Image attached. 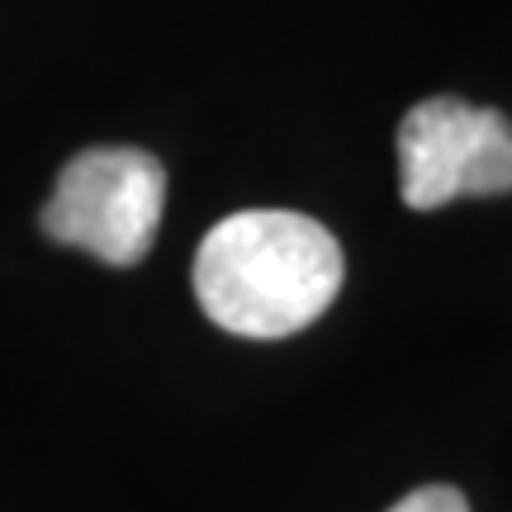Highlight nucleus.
<instances>
[{
	"instance_id": "nucleus-4",
	"label": "nucleus",
	"mask_w": 512,
	"mask_h": 512,
	"mask_svg": "<svg viewBox=\"0 0 512 512\" xmlns=\"http://www.w3.org/2000/svg\"><path fill=\"white\" fill-rule=\"evenodd\" d=\"M389 512H470V503L451 484H427V489H413L408 498H399Z\"/></svg>"
},
{
	"instance_id": "nucleus-2",
	"label": "nucleus",
	"mask_w": 512,
	"mask_h": 512,
	"mask_svg": "<svg viewBox=\"0 0 512 512\" xmlns=\"http://www.w3.org/2000/svg\"><path fill=\"white\" fill-rule=\"evenodd\" d=\"M166 209V171L143 147H86L57 171L43 233L105 266H138Z\"/></svg>"
},
{
	"instance_id": "nucleus-1",
	"label": "nucleus",
	"mask_w": 512,
	"mask_h": 512,
	"mask_svg": "<svg viewBox=\"0 0 512 512\" xmlns=\"http://www.w3.org/2000/svg\"><path fill=\"white\" fill-rule=\"evenodd\" d=\"M342 290V247L294 209H242L204 233L195 252V299L233 337L275 342L304 332Z\"/></svg>"
},
{
	"instance_id": "nucleus-3",
	"label": "nucleus",
	"mask_w": 512,
	"mask_h": 512,
	"mask_svg": "<svg viewBox=\"0 0 512 512\" xmlns=\"http://www.w3.org/2000/svg\"><path fill=\"white\" fill-rule=\"evenodd\" d=\"M399 195L408 209H441L451 200L512 195L508 114L432 95L399 124Z\"/></svg>"
}]
</instances>
